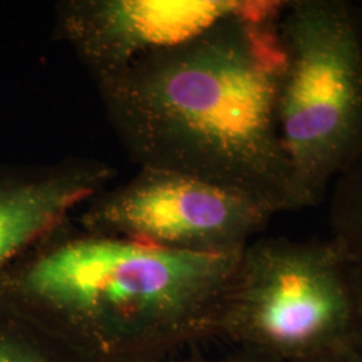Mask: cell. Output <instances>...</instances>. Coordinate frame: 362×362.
Wrapping results in <instances>:
<instances>
[{"label": "cell", "mask_w": 362, "mask_h": 362, "mask_svg": "<svg viewBox=\"0 0 362 362\" xmlns=\"http://www.w3.org/2000/svg\"><path fill=\"white\" fill-rule=\"evenodd\" d=\"M325 362H362V338L348 349Z\"/></svg>", "instance_id": "obj_9"}, {"label": "cell", "mask_w": 362, "mask_h": 362, "mask_svg": "<svg viewBox=\"0 0 362 362\" xmlns=\"http://www.w3.org/2000/svg\"><path fill=\"white\" fill-rule=\"evenodd\" d=\"M240 254L164 248L85 230L57 238L11 286L28 300L76 318L216 324Z\"/></svg>", "instance_id": "obj_2"}, {"label": "cell", "mask_w": 362, "mask_h": 362, "mask_svg": "<svg viewBox=\"0 0 362 362\" xmlns=\"http://www.w3.org/2000/svg\"><path fill=\"white\" fill-rule=\"evenodd\" d=\"M357 8H358V13H360V15H361L362 18V3L360 4V6H357Z\"/></svg>", "instance_id": "obj_12"}, {"label": "cell", "mask_w": 362, "mask_h": 362, "mask_svg": "<svg viewBox=\"0 0 362 362\" xmlns=\"http://www.w3.org/2000/svg\"><path fill=\"white\" fill-rule=\"evenodd\" d=\"M83 230L151 246L239 252L272 219L243 194L163 169L139 168L79 208Z\"/></svg>", "instance_id": "obj_5"}, {"label": "cell", "mask_w": 362, "mask_h": 362, "mask_svg": "<svg viewBox=\"0 0 362 362\" xmlns=\"http://www.w3.org/2000/svg\"><path fill=\"white\" fill-rule=\"evenodd\" d=\"M113 169L90 158L0 172V269L104 191Z\"/></svg>", "instance_id": "obj_7"}, {"label": "cell", "mask_w": 362, "mask_h": 362, "mask_svg": "<svg viewBox=\"0 0 362 362\" xmlns=\"http://www.w3.org/2000/svg\"><path fill=\"white\" fill-rule=\"evenodd\" d=\"M0 362H30L25 357L16 354L15 351L11 350L0 348Z\"/></svg>", "instance_id": "obj_10"}, {"label": "cell", "mask_w": 362, "mask_h": 362, "mask_svg": "<svg viewBox=\"0 0 362 362\" xmlns=\"http://www.w3.org/2000/svg\"><path fill=\"white\" fill-rule=\"evenodd\" d=\"M285 3L246 1L194 38L95 79L105 115L140 168L299 211L278 125Z\"/></svg>", "instance_id": "obj_1"}, {"label": "cell", "mask_w": 362, "mask_h": 362, "mask_svg": "<svg viewBox=\"0 0 362 362\" xmlns=\"http://www.w3.org/2000/svg\"><path fill=\"white\" fill-rule=\"evenodd\" d=\"M227 362H276L272 360V358H269V357H266V356H263V354H260V353H257V351H254L252 350V354L251 356H248V357H242V358H235V360H231V361Z\"/></svg>", "instance_id": "obj_11"}, {"label": "cell", "mask_w": 362, "mask_h": 362, "mask_svg": "<svg viewBox=\"0 0 362 362\" xmlns=\"http://www.w3.org/2000/svg\"><path fill=\"white\" fill-rule=\"evenodd\" d=\"M246 1L66 0L55 30L95 79L194 38Z\"/></svg>", "instance_id": "obj_6"}, {"label": "cell", "mask_w": 362, "mask_h": 362, "mask_svg": "<svg viewBox=\"0 0 362 362\" xmlns=\"http://www.w3.org/2000/svg\"><path fill=\"white\" fill-rule=\"evenodd\" d=\"M278 34V125L303 209L362 151V18L348 1H288Z\"/></svg>", "instance_id": "obj_3"}, {"label": "cell", "mask_w": 362, "mask_h": 362, "mask_svg": "<svg viewBox=\"0 0 362 362\" xmlns=\"http://www.w3.org/2000/svg\"><path fill=\"white\" fill-rule=\"evenodd\" d=\"M216 324L276 362H325L362 338V278L334 238L247 245Z\"/></svg>", "instance_id": "obj_4"}, {"label": "cell", "mask_w": 362, "mask_h": 362, "mask_svg": "<svg viewBox=\"0 0 362 362\" xmlns=\"http://www.w3.org/2000/svg\"><path fill=\"white\" fill-rule=\"evenodd\" d=\"M333 236L362 278V151L334 181L330 197Z\"/></svg>", "instance_id": "obj_8"}]
</instances>
